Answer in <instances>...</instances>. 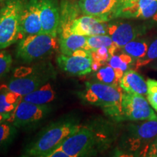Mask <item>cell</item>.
Returning a JSON list of instances; mask_svg holds the SVG:
<instances>
[{
    "instance_id": "obj_1",
    "label": "cell",
    "mask_w": 157,
    "mask_h": 157,
    "mask_svg": "<svg viewBox=\"0 0 157 157\" xmlns=\"http://www.w3.org/2000/svg\"><path fill=\"white\" fill-rule=\"evenodd\" d=\"M82 98L87 103L101 107L104 112L116 119H123L122 95L120 86L109 85L101 82H87Z\"/></svg>"
},
{
    "instance_id": "obj_2",
    "label": "cell",
    "mask_w": 157,
    "mask_h": 157,
    "mask_svg": "<svg viewBox=\"0 0 157 157\" xmlns=\"http://www.w3.org/2000/svg\"><path fill=\"white\" fill-rule=\"evenodd\" d=\"M81 127L74 121L63 120L52 124L26 149L25 156L48 157L55 148Z\"/></svg>"
},
{
    "instance_id": "obj_3",
    "label": "cell",
    "mask_w": 157,
    "mask_h": 157,
    "mask_svg": "<svg viewBox=\"0 0 157 157\" xmlns=\"http://www.w3.org/2000/svg\"><path fill=\"white\" fill-rule=\"evenodd\" d=\"M53 35L40 33L20 39L16 56L25 63H31L50 56L59 48L58 40Z\"/></svg>"
},
{
    "instance_id": "obj_4",
    "label": "cell",
    "mask_w": 157,
    "mask_h": 157,
    "mask_svg": "<svg viewBox=\"0 0 157 157\" xmlns=\"http://www.w3.org/2000/svg\"><path fill=\"white\" fill-rule=\"evenodd\" d=\"M24 0H7L0 10V50L19 40L20 21Z\"/></svg>"
},
{
    "instance_id": "obj_5",
    "label": "cell",
    "mask_w": 157,
    "mask_h": 157,
    "mask_svg": "<svg viewBox=\"0 0 157 157\" xmlns=\"http://www.w3.org/2000/svg\"><path fill=\"white\" fill-rule=\"evenodd\" d=\"M121 104L123 119L136 121L157 120L154 110L142 95L123 92Z\"/></svg>"
},
{
    "instance_id": "obj_6",
    "label": "cell",
    "mask_w": 157,
    "mask_h": 157,
    "mask_svg": "<svg viewBox=\"0 0 157 157\" xmlns=\"http://www.w3.org/2000/svg\"><path fill=\"white\" fill-rule=\"evenodd\" d=\"M97 142L95 132L88 127L81 126L66 138L61 146L69 157H78L93 153Z\"/></svg>"
},
{
    "instance_id": "obj_7",
    "label": "cell",
    "mask_w": 157,
    "mask_h": 157,
    "mask_svg": "<svg viewBox=\"0 0 157 157\" xmlns=\"http://www.w3.org/2000/svg\"><path fill=\"white\" fill-rule=\"evenodd\" d=\"M157 135V120L142 121L128 127L126 144L128 150L137 154Z\"/></svg>"
},
{
    "instance_id": "obj_8",
    "label": "cell",
    "mask_w": 157,
    "mask_h": 157,
    "mask_svg": "<svg viewBox=\"0 0 157 157\" xmlns=\"http://www.w3.org/2000/svg\"><path fill=\"white\" fill-rule=\"evenodd\" d=\"M49 108L48 105H37L22 100L6 121L15 127L34 124L46 117Z\"/></svg>"
},
{
    "instance_id": "obj_9",
    "label": "cell",
    "mask_w": 157,
    "mask_h": 157,
    "mask_svg": "<svg viewBox=\"0 0 157 157\" xmlns=\"http://www.w3.org/2000/svg\"><path fill=\"white\" fill-rule=\"evenodd\" d=\"M57 63L62 70L72 75L84 76L93 71L92 52L84 49L74 51L70 56L60 55Z\"/></svg>"
},
{
    "instance_id": "obj_10",
    "label": "cell",
    "mask_w": 157,
    "mask_h": 157,
    "mask_svg": "<svg viewBox=\"0 0 157 157\" xmlns=\"http://www.w3.org/2000/svg\"><path fill=\"white\" fill-rule=\"evenodd\" d=\"M123 0H79L80 11L83 15L100 17L105 21L114 18Z\"/></svg>"
},
{
    "instance_id": "obj_11",
    "label": "cell",
    "mask_w": 157,
    "mask_h": 157,
    "mask_svg": "<svg viewBox=\"0 0 157 157\" xmlns=\"http://www.w3.org/2000/svg\"><path fill=\"white\" fill-rule=\"evenodd\" d=\"M42 33L39 0H29L25 3L20 21V39L29 35Z\"/></svg>"
},
{
    "instance_id": "obj_12",
    "label": "cell",
    "mask_w": 157,
    "mask_h": 157,
    "mask_svg": "<svg viewBox=\"0 0 157 157\" xmlns=\"http://www.w3.org/2000/svg\"><path fill=\"white\" fill-rule=\"evenodd\" d=\"M42 33L58 36L60 10L57 0H39Z\"/></svg>"
},
{
    "instance_id": "obj_13",
    "label": "cell",
    "mask_w": 157,
    "mask_h": 157,
    "mask_svg": "<svg viewBox=\"0 0 157 157\" xmlns=\"http://www.w3.org/2000/svg\"><path fill=\"white\" fill-rule=\"evenodd\" d=\"M107 21L100 17L84 15L76 17L71 27V34L93 36L98 34H108Z\"/></svg>"
},
{
    "instance_id": "obj_14",
    "label": "cell",
    "mask_w": 157,
    "mask_h": 157,
    "mask_svg": "<svg viewBox=\"0 0 157 157\" xmlns=\"http://www.w3.org/2000/svg\"><path fill=\"white\" fill-rule=\"evenodd\" d=\"M144 33L142 28L124 22H115L108 25L107 34L120 49L127 43L137 39Z\"/></svg>"
},
{
    "instance_id": "obj_15",
    "label": "cell",
    "mask_w": 157,
    "mask_h": 157,
    "mask_svg": "<svg viewBox=\"0 0 157 157\" xmlns=\"http://www.w3.org/2000/svg\"><path fill=\"white\" fill-rule=\"evenodd\" d=\"M48 80V77L42 74L36 73L25 74L11 79L7 84L6 90L23 97L47 83Z\"/></svg>"
},
{
    "instance_id": "obj_16",
    "label": "cell",
    "mask_w": 157,
    "mask_h": 157,
    "mask_svg": "<svg viewBox=\"0 0 157 157\" xmlns=\"http://www.w3.org/2000/svg\"><path fill=\"white\" fill-rule=\"evenodd\" d=\"M124 92L145 95L147 94V82L135 70L129 69L124 72L119 82Z\"/></svg>"
},
{
    "instance_id": "obj_17",
    "label": "cell",
    "mask_w": 157,
    "mask_h": 157,
    "mask_svg": "<svg viewBox=\"0 0 157 157\" xmlns=\"http://www.w3.org/2000/svg\"><path fill=\"white\" fill-rule=\"evenodd\" d=\"M78 5H74L69 2L65 1L61 3L58 35V37H64L71 34V27L74 20L77 17Z\"/></svg>"
},
{
    "instance_id": "obj_18",
    "label": "cell",
    "mask_w": 157,
    "mask_h": 157,
    "mask_svg": "<svg viewBox=\"0 0 157 157\" xmlns=\"http://www.w3.org/2000/svg\"><path fill=\"white\" fill-rule=\"evenodd\" d=\"M56 97V90L50 83H45L34 91L24 95L22 100L37 105H47Z\"/></svg>"
},
{
    "instance_id": "obj_19",
    "label": "cell",
    "mask_w": 157,
    "mask_h": 157,
    "mask_svg": "<svg viewBox=\"0 0 157 157\" xmlns=\"http://www.w3.org/2000/svg\"><path fill=\"white\" fill-rule=\"evenodd\" d=\"M58 44L63 55L70 56L74 51L84 49L87 44V36L71 34L64 37H58Z\"/></svg>"
},
{
    "instance_id": "obj_20",
    "label": "cell",
    "mask_w": 157,
    "mask_h": 157,
    "mask_svg": "<svg viewBox=\"0 0 157 157\" xmlns=\"http://www.w3.org/2000/svg\"><path fill=\"white\" fill-rule=\"evenodd\" d=\"M124 74V72L120 68H114L106 64L95 72V77L99 82L117 87Z\"/></svg>"
},
{
    "instance_id": "obj_21",
    "label": "cell",
    "mask_w": 157,
    "mask_h": 157,
    "mask_svg": "<svg viewBox=\"0 0 157 157\" xmlns=\"http://www.w3.org/2000/svg\"><path fill=\"white\" fill-rule=\"evenodd\" d=\"M149 47L148 41L144 39H135L120 48L121 52L130 56L135 62L146 56Z\"/></svg>"
},
{
    "instance_id": "obj_22",
    "label": "cell",
    "mask_w": 157,
    "mask_h": 157,
    "mask_svg": "<svg viewBox=\"0 0 157 157\" xmlns=\"http://www.w3.org/2000/svg\"><path fill=\"white\" fill-rule=\"evenodd\" d=\"M22 98L23 96L7 90L0 93V113L10 114L22 101Z\"/></svg>"
},
{
    "instance_id": "obj_23",
    "label": "cell",
    "mask_w": 157,
    "mask_h": 157,
    "mask_svg": "<svg viewBox=\"0 0 157 157\" xmlns=\"http://www.w3.org/2000/svg\"><path fill=\"white\" fill-rule=\"evenodd\" d=\"M114 44L112 39L109 34H98L87 36V44L84 47V50L93 51L102 47L110 48Z\"/></svg>"
},
{
    "instance_id": "obj_24",
    "label": "cell",
    "mask_w": 157,
    "mask_h": 157,
    "mask_svg": "<svg viewBox=\"0 0 157 157\" xmlns=\"http://www.w3.org/2000/svg\"><path fill=\"white\" fill-rule=\"evenodd\" d=\"M135 60L132 57L126 53H122L120 55H113L111 57L107 64L113 68H120L124 72L129 70V67L133 66Z\"/></svg>"
},
{
    "instance_id": "obj_25",
    "label": "cell",
    "mask_w": 157,
    "mask_h": 157,
    "mask_svg": "<svg viewBox=\"0 0 157 157\" xmlns=\"http://www.w3.org/2000/svg\"><path fill=\"white\" fill-rule=\"evenodd\" d=\"M157 59V39L149 44L148 52L145 57L143 58L139 59L135 61V69H139L140 68L144 67V66H148V64L151 63L153 61Z\"/></svg>"
},
{
    "instance_id": "obj_26",
    "label": "cell",
    "mask_w": 157,
    "mask_h": 157,
    "mask_svg": "<svg viewBox=\"0 0 157 157\" xmlns=\"http://www.w3.org/2000/svg\"><path fill=\"white\" fill-rule=\"evenodd\" d=\"M15 131V127L7 121L0 123V148L10 142Z\"/></svg>"
},
{
    "instance_id": "obj_27",
    "label": "cell",
    "mask_w": 157,
    "mask_h": 157,
    "mask_svg": "<svg viewBox=\"0 0 157 157\" xmlns=\"http://www.w3.org/2000/svg\"><path fill=\"white\" fill-rule=\"evenodd\" d=\"M147 100L152 109L157 113V80L153 78L147 79Z\"/></svg>"
},
{
    "instance_id": "obj_28",
    "label": "cell",
    "mask_w": 157,
    "mask_h": 157,
    "mask_svg": "<svg viewBox=\"0 0 157 157\" xmlns=\"http://www.w3.org/2000/svg\"><path fill=\"white\" fill-rule=\"evenodd\" d=\"M13 58L6 51H0V78L5 76L10 69Z\"/></svg>"
},
{
    "instance_id": "obj_29",
    "label": "cell",
    "mask_w": 157,
    "mask_h": 157,
    "mask_svg": "<svg viewBox=\"0 0 157 157\" xmlns=\"http://www.w3.org/2000/svg\"><path fill=\"white\" fill-rule=\"evenodd\" d=\"M137 156L157 157V135L146 148L137 154Z\"/></svg>"
},
{
    "instance_id": "obj_30",
    "label": "cell",
    "mask_w": 157,
    "mask_h": 157,
    "mask_svg": "<svg viewBox=\"0 0 157 157\" xmlns=\"http://www.w3.org/2000/svg\"><path fill=\"white\" fill-rule=\"evenodd\" d=\"M48 157H69L68 154L63 150V148H62V146H59L57 147L56 148H55L53 151H52Z\"/></svg>"
},
{
    "instance_id": "obj_31",
    "label": "cell",
    "mask_w": 157,
    "mask_h": 157,
    "mask_svg": "<svg viewBox=\"0 0 157 157\" xmlns=\"http://www.w3.org/2000/svg\"><path fill=\"white\" fill-rule=\"evenodd\" d=\"M103 65L101 64V63L93 61V63H92V70H93V71L94 72L98 71L99 70L101 67H103Z\"/></svg>"
},
{
    "instance_id": "obj_32",
    "label": "cell",
    "mask_w": 157,
    "mask_h": 157,
    "mask_svg": "<svg viewBox=\"0 0 157 157\" xmlns=\"http://www.w3.org/2000/svg\"><path fill=\"white\" fill-rule=\"evenodd\" d=\"M10 115L8 114H2V113H0V123L2 122H4V121H5L7 120V119H8V117H10Z\"/></svg>"
},
{
    "instance_id": "obj_33",
    "label": "cell",
    "mask_w": 157,
    "mask_h": 157,
    "mask_svg": "<svg viewBox=\"0 0 157 157\" xmlns=\"http://www.w3.org/2000/svg\"><path fill=\"white\" fill-rule=\"evenodd\" d=\"M150 64H151V68L152 69L157 71V59L156 60H155L154 61H153Z\"/></svg>"
},
{
    "instance_id": "obj_34",
    "label": "cell",
    "mask_w": 157,
    "mask_h": 157,
    "mask_svg": "<svg viewBox=\"0 0 157 157\" xmlns=\"http://www.w3.org/2000/svg\"><path fill=\"white\" fill-rule=\"evenodd\" d=\"M151 23L154 24H157V12L155 13V15L151 17Z\"/></svg>"
},
{
    "instance_id": "obj_35",
    "label": "cell",
    "mask_w": 157,
    "mask_h": 157,
    "mask_svg": "<svg viewBox=\"0 0 157 157\" xmlns=\"http://www.w3.org/2000/svg\"><path fill=\"white\" fill-rule=\"evenodd\" d=\"M132 1H135V0H123V2L122 3L129 2H132Z\"/></svg>"
}]
</instances>
